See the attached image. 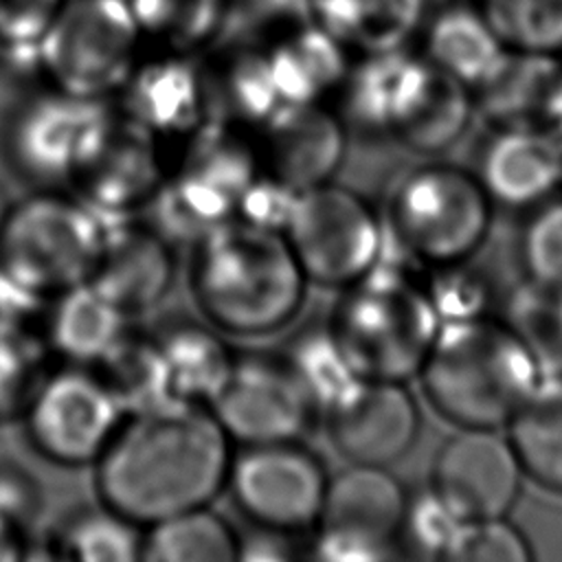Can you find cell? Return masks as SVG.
<instances>
[{
  "label": "cell",
  "mask_w": 562,
  "mask_h": 562,
  "mask_svg": "<svg viewBox=\"0 0 562 562\" xmlns=\"http://www.w3.org/2000/svg\"><path fill=\"white\" fill-rule=\"evenodd\" d=\"M231 437L209 406L125 415L94 461L101 503L140 527L211 505L226 487Z\"/></svg>",
  "instance_id": "1"
},
{
  "label": "cell",
  "mask_w": 562,
  "mask_h": 562,
  "mask_svg": "<svg viewBox=\"0 0 562 562\" xmlns=\"http://www.w3.org/2000/svg\"><path fill=\"white\" fill-rule=\"evenodd\" d=\"M191 292L224 334L268 336L303 307L307 277L283 233L233 217L193 244Z\"/></svg>",
  "instance_id": "2"
},
{
  "label": "cell",
  "mask_w": 562,
  "mask_h": 562,
  "mask_svg": "<svg viewBox=\"0 0 562 562\" xmlns=\"http://www.w3.org/2000/svg\"><path fill=\"white\" fill-rule=\"evenodd\" d=\"M542 373L525 338L505 318L485 314L441 323L419 380L432 408L459 428H501Z\"/></svg>",
  "instance_id": "3"
},
{
  "label": "cell",
  "mask_w": 562,
  "mask_h": 562,
  "mask_svg": "<svg viewBox=\"0 0 562 562\" xmlns=\"http://www.w3.org/2000/svg\"><path fill=\"white\" fill-rule=\"evenodd\" d=\"M327 323L360 378L397 382L419 375L441 327L424 270L391 263L345 285Z\"/></svg>",
  "instance_id": "4"
},
{
  "label": "cell",
  "mask_w": 562,
  "mask_h": 562,
  "mask_svg": "<svg viewBox=\"0 0 562 562\" xmlns=\"http://www.w3.org/2000/svg\"><path fill=\"white\" fill-rule=\"evenodd\" d=\"M494 204L472 169L424 162L406 171L386 206L384 226L424 270L470 261L492 226Z\"/></svg>",
  "instance_id": "5"
},
{
  "label": "cell",
  "mask_w": 562,
  "mask_h": 562,
  "mask_svg": "<svg viewBox=\"0 0 562 562\" xmlns=\"http://www.w3.org/2000/svg\"><path fill=\"white\" fill-rule=\"evenodd\" d=\"M105 226L77 195L42 189L7 209L0 222V270L44 299L90 281Z\"/></svg>",
  "instance_id": "6"
},
{
  "label": "cell",
  "mask_w": 562,
  "mask_h": 562,
  "mask_svg": "<svg viewBox=\"0 0 562 562\" xmlns=\"http://www.w3.org/2000/svg\"><path fill=\"white\" fill-rule=\"evenodd\" d=\"M143 35L127 0H64L37 44L50 88L108 99L140 61Z\"/></svg>",
  "instance_id": "7"
},
{
  "label": "cell",
  "mask_w": 562,
  "mask_h": 562,
  "mask_svg": "<svg viewBox=\"0 0 562 562\" xmlns=\"http://www.w3.org/2000/svg\"><path fill=\"white\" fill-rule=\"evenodd\" d=\"M283 235L307 281L342 290L375 263L384 217L358 191L327 180L301 189Z\"/></svg>",
  "instance_id": "8"
},
{
  "label": "cell",
  "mask_w": 562,
  "mask_h": 562,
  "mask_svg": "<svg viewBox=\"0 0 562 562\" xmlns=\"http://www.w3.org/2000/svg\"><path fill=\"white\" fill-rule=\"evenodd\" d=\"M22 415L44 459L77 468L101 457L127 413L94 367L68 362L42 378Z\"/></svg>",
  "instance_id": "9"
},
{
  "label": "cell",
  "mask_w": 562,
  "mask_h": 562,
  "mask_svg": "<svg viewBox=\"0 0 562 562\" xmlns=\"http://www.w3.org/2000/svg\"><path fill=\"white\" fill-rule=\"evenodd\" d=\"M116 110L50 88L22 103L9 125V154L18 171L42 189L72 187Z\"/></svg>",
  "instance_id": "10"
},
{
  "label": "cell",
  "mask_w": 562,
  "mask_h": 562,
  "mask_svg": "<svg viewBox=\"0 0 562 562\" xmlns=\"http://www.w3.org/2000/svg\"><path fill=\"white\" fill-rule=\"evenodd\" d=\"M327 483L323 461L299 441L241 446L226 479L233 501L255 525L288 533L316 527Z\"/></svg>",
  "instance_id": "11"
},
{
  "label": "cell",
  "mask_w": 562,
  "mask_h": 562,
  "mask_svg": "<svg viewBox=\"0 0 562 562\" xmlns=\"http://www.w3.org/2000/svg\"><path fill=\"white\" fill-rule=\"evenodd\" d=\"M211 413L241 446L299 441L316 406L281 353H239Z\"/></svg>",
  "instance_id": "12"
},
{
  "label": "cell",
  "mask_w": 562,
  "mask_h": 562,
  "mask_svg": "<svg viewBox=\"0 0 562 562\" xmlns=\"http://www.w3.org/2000/svg\"><path fill=\"white\" fill-rule=\"evenodd\" d=\"M160 143L116 110L72 182L77 195L99 215L103 226L132 220L149 206L169 171Z\"/></svg>",
  "instance_id": "13"
},
{
  "label": "cell",
  "mask_w": 562,
  "mask_h": 562,
  "mask_svg": "<svg viewBox=\"0 0 562 562\" xmlns=\"http://www.w3.org/2000/svg\"><path fill=\"white\" fill-rule=\"evenodd\" d=\"M525 472L498 428H459L437 450L430 485L463 516H507L520 494Z\"/></svg>",
  "instance_id": "14"
},
{
  "label": "cell",
  "mask_w": 562,
  "mask_h": 562,
  "mask_svg": "<svg viewBox=\"0 0 562 562\" xmlns=\"http://www.w3.org/2000/svg\"><path fill=\"white\" fill-rule=\"evenodd\" d=\"M327 415L336 450L349 463L391 465L417 441L422 415L406 382L360 380Z\"/></svg>",
  "instance_id": "15"
},
{
  "label": "cell",
  "mask_w": 562,
  "mask_h": 562,
  "mask_svg": "<svg viewBox=\"0 0 562 562\" xmlns=\"http://www.w3.org/2000/svg\"><path fill=\"white\" fill-rule=\"evenodd\" d=\"M119 94V112L158 140H184L211 119L209 70L189 53L140 59Z\"/></svg>",
  "instance_id": "16"
},
{
  "label": "cell",
  "mask_w": 562,
  "mask_h": 562,
  "mask_svg": "<svg viewBox=\"0 0 562 562\" xmlns=\"http://www.w3.org/2000/svg\"><path fill=\"white\" fill-rule=\"evenodd\" d=\"M435 66L406 48L360 55L338 90L336 110L347 132L369 138H397L400 130L417 110Z\"/></svg>",
  "instance_id": "17"
},
{
  "label": "cell",
  "mask_w": 562,
  "mask_h": 562,
  "mask_svg": "<svg viewBox=\"0 0 562 562\" xmlns=\"http://www.w3.org/2000/svg\"><path fill=\"white\" fill-rule=\"evenodd\" d=\"M472 171L494 209L527 213L562 193V143L547 125L490 127Z\"/></svg>",
  "instance_id": "18"
},
{
  "label": "cell",
  "mask_w": 562,
  "mask_h": 562,
  "mask_svg": "<svg viewBox=\"0 0 562 562\" xmlns=\"http://www.w3.org/2000/svg\"><path fill=\"white\" fill-rule=\"evenodd\" d=\"M255 132L261 169L294 189L323 184L342 165L347 127L325 103L285 105Z\"/></svg>",
  "instance_id": "19"
},
{
  "label": "cell",
  "mask_w": 562,
  "mask_h": 562,
  "mask_svg": "<svg viewBox=\"0 0 562 562\" xmlns=\"http://www.w3.org/2000/svg\"><path fill=\"white\" fill-rule=\"evenodd\" d=\"M176 272L171 241L136 217L105 226L101 257L90 283L127 316L154 307Z\"/></svg>",
  "instance_id": "20"
},
{
  "label": "cell",
  "mask_w": 562,
  "mask_h": 562,
  "mask_svg": "<svg viewBox=\"0 0 562 562\" xmlns=\"http://www.w3.org/2000/svg\"><path fill=\"white\" fill-rule=\"evenodd\" d=\"M408 492L389 465L349 463L329 476L316 525H327L400 544Z\"/></svg>",
  "instance_id": "21"
},
{
  "label": "cell",
  "mask_w": 562,
  "mask_h": 562,
  "mask_svg": "<svg viewBox=\"0 0 562 562\" xmlns=\"http://www.w3.org/2000/svg\"><path fill=\"white\" fill-rule=\"evenodd\" d=\"M263 50L283 108L323 103L349 72V50L316 22L290 24Z\"/></svg>",
  "instance_id": "22"
},
{
  "label": "cell",
  "mask_w": 562,
  "mask_h": 562,
  "mask_svg": "<svg viewBox=\"0 0 562 562\" xmlns=\"http://www.w3.org/2000/svg\"><path fill=\"white\" fill-rule=\"evenodd\" d=\"M42 318L48 351L86 367H94L130 329V316L90 281L55 294Z\"/></svg>",
  "instance_id": "23"
},
{
  "label": "cell",
  "mask_w": 562,
  "mask_h": 562,
  "mask_svg": "<svg viewBox=\"0 0 562 562\" xmlns=\"http://www.w3.org/2000/svg\"><path fill=\"white\" fill-rule=\"evenodd\" d=\"M562 77V57L507 53L498 70L472 90L474 112L490 127L544 125L547 108Z\"/></svg>",
  "instance_id": "24"
},
{
  "label": "cell",
  "mask_w": 562,
  "mask_h": 562,
  "mask_svg": "<svg viewBox=\"0 0 562 562\" xmlns=\"http://www.w3.org/2000/svg\"><path fill=\"white\" fill-rule=\"evenodd\" d=\"M507 53L476 4L446 7L435 13L424 31L422 55L470 90L487 81Z\"/></svg>",
  "instance_id": "25"
},
{
  "label": "cell",
  "mask_w": 562,
  "mask_h": 562,
  "mask_svg": "<svg viewBox=\"0 0 562 562\" xmlns=\"http://www.w3.org/2000/svg\"><path fill=\"white\" fill-rule=\"evenodd\" d=\"M307 11L349 53L373 55L406 46L422 24L424 0H307Z\"/></svg>",
  "instance_id": "26"
},
{
  "label": "cell",
  "mask_w": 562,
  "mask_h": 562,
  "mask_svg": "<svg viewBox=\"0 0 562 562\" xmlns=\"http://www.w3.org/2000/svg\"><path fill=\"white\" fill-rule=\"evenodd\" d=\"M156 340L176 400L209 406L226 384L237 356L220 329L195 321H176L156 334Z\"/></svg>",
  "instance_id": "27"
},
{
  "label": "cell",
  "mask_w": 562,
  "mask_h": 562,
  "mask_svg": "<svg viewBox=\"0 0 562 562\" xmlns=\"http://www.w3.org/2000/svg\"><path fill=\"white\" fill-rule=\"evenodd\" d=\"M505 428L525 476L562 494V369L542 373Z\"/></svg>",
  "instance_id": "28"
},
{
  "label": "cell",
  "mask_w": 562,
  "mask_h": 562,
  "mask_svg": "<svg viewBox=\"0 0 562 562\" xmlns=\"http://www.w3.org/2000/svg\"><path fill=\"white\" fill-rule=\"evenodd\" d=\"M116 400L132 413H149L182 404L176 400L156 334L134 331L132 327L121 340L94 364Z\"/></svg>",
  "instance_id": "29"
},
{
  "label": "cell",
  "mask_w": 562,
  "mask_h": 562,
  "mask_svg": "<svg viewBox=\"0 0 562 562\" xmlns=\"http://www.w3.org/2000/svg\"><path fill=\"white\" fill-rule=\"evenodd\" d=\"M239 536L209 505L191 507L145 527L140 560L149 562H231Z\"/></svg>",
  "instance_id": "30"
},
{
  "label": "cell",
  "mask_w": 562,
  "mask_h": 562,
  "mask_svg": "<svg viewBox=\"0 0 562 562\" xmlns=\"http://www.w3.org/2000/svg\"><path fill=\"white\" fill-rule=\"evenodd\" d=\"M53 555L79 562H134L140 560V525L101 503L79 507L61 518L50 542Z\"/></svg>",
  "instance_id": "31"
},
{
  "label": "cell",
  "mask_w": 562,
  "mask_h": 562,
  "mask_svg": "<svg viewBox=\"0 0 562 562\" xmlns=\"http://www.w3.org/2000/svg\"><path fill=\"white\" fill-rule=\"evenodd\" d=\"M209 81L213 103L244 130H259L283 108L263 48H235Z\"/></svg>",
  "instance_id": "32"
},
{
  "label": "cell",
  "mask_w": 562,
  "mask_h": 562,
  "mask_svg": "<svg viewBox=\"0 0 562 562\" xmlns=\"http://www.w3.org/2000/svg\"><path fill=\"white\" fill-rule=\"evenodd\" d=\"M281 356L296 373L316 411L323 413L364 380L351 367L327 321L299 329Z\"/></svg>",
  "instance_id": "33"
},
{
  "label": "cell",
  "mask_w": 562,
  "mask_h": 562,
  "mask_svg": "<svg viewBox=\"0 0 562 562\" xmlns=\"http://www.w3.org/2000/svg\"><path fill=\"white\" fill-rule=\"evenodd\" d=\"M474 114L472 90L435 66L424 99L395 140L415 154L435 156L465 134Z\"/></svg>",
  "instance_id": "34"
},
{
  "label": "cell",
  "mask_w": 562,
  "mask_h": 562,
  "mask_svg": "<svg viewBox=\"0 0 562 562\" xmlns=\"http://www.w3.org/2000/svg\"><path fill=\"white\" fill-rule=\"evenodd\" d=\"M143 40L165 50L193 53L226 24V0H127Z\"/></svg>",
  "instance_id": "35"
},
{
  "label": "cell",
  "mask_w": 562,
  "mask_h": 562,
  "mask_svg": "<svg viewBox=\"0 0 562 562\" xmlns=\"http://www.w3.org/2000/svg\"><path fill=\"white\" fill-rule=\"evenodd\" d=\"M512 53L562 57V0H476Z\"/></svg>",
  "instance_id": "36"
},
{
  "label": "cell",
  "mask_w": 562,
  "mask_h": 562,
  "mask_svg": "<svg viewBox=\"0 0 562 562\" xmlns=\"http://www.w3.org/2000/svg\"><path fill=\"white\" fill-rule=\"evenodd\" d=\"M470 520L428 483L424 490L408 494L400 527V547H406L419 558L454 562Z\"/></svg>",
  "instance_id": "37"
},
{
  "label": "cell",
  "mask_w": 562,
  "mask_h": 562,
  "mask_svg": "<svg viewBox=\"0 0 562 562\" xmlns=\"http://www.w3.org/2000/svg\"><path fill=\"white\" fill-rule=\"evenodd\" d=\"M44 336L26 323L0 318V419L22 415L37 384L46 375Z\"/></svg>",
  "instance_id": "38"
},
{
  "label": "cell",
  "mask_w": 562,
  "mask_h": 562,
  "mask_svg": "<svg viewBox=\"0 0 562 562\" xmlns=\"http://www.w3.org/2000/svg\"><path fill=\"white\" fill-rule=\"evenodd\" d=\"M518 259L527 281L562 290V193L527 211Z\"/></svg>",
  "instance_id": "39"
},
{
  "label": "cell",
  "mask_w": 562,
  "mask_h": 562,
  "mask_svg": "<svg viewBox=\"0 0 562 562\" xmlns=\"http://www.w3.org/2000/svg\"><path fill=\"white\" fill-rule=\"evenodd\" d=\"M468 263L470 261L439 266L424 274L426 292L441 323L470 321L490 314L494 301L492 285Z\"/></svg>",
  "instance_id": "40"
},
{
  "label": "cell",
  "mask_w": 562,
  "mask_h": 562,
  "mask_svg": "<svg viewBox=\"0 0 562 562\" xmlns=\"http://www.w3.org/2000/svg\"><path fill=\"white\" fill-rule=\"evenodd\" d=\"M533 549L527 536L507 516L470 520L454 562H529Z\"/></svg>",
  "instance_id": "41"
},
{
  "label": "cell",
  "mask_w": 562,
  "mask_h": 562,
  "mask_svg": "<svg viewBox=\"0 0 562 562\" xmlns=\"http://www.w3.org/2000/svg\"><path fill=\"white\" fill-rule=\"evenodd\" d=\"M299 193L301 189H294L285 180L261 169L241 193L235 217L259 228L283 233L292 217Z\"/></svg>",
  "instance_id": "42"
},
{
  "label": "cell",
  "mask_w": 562,
  "mask_h": 562,
  "mask_svg": "<svg viewBox=\"0 0 562 562\" xmlns=\"http://www.w3.org/2000/svg\"><path fill=\"white\" fill-rule=\"evenodd\" d=\"M61 4L64 0H0V46L37 55V44Z\"/></svg>",
  "instance_id": "43"
},
{
  "label": "cell",
  "mask_w": 562,
  "mask_h": 562,
  "mask_svg": "<svg viewBox=\"0 0 562 562\" xmlns=\"http://www.w3.org/2000/svg\"><path fill=\"white\" fill-rule=\"evenodd\" d=\"M307 555L323 562H382L400 558V544L375 540L362 533L316 525Z\"/></svg>",
  "instance_id": "44"
},
{
  "label": "cell",
  "mask_w": 562,
  "mask_h": 562,
  "mask_svg": "<svg viewBox=\"0 0 562 562\" xmlns=\"http://www.w3.org/2000/svg\"><path fill=\"white\" fill-rule=\"evenodd\" d=\"M42 503V494L37 483L29 476V472L15 468L0 470V514L9 520L24 525L31 520Z\"/></svg>",
  "instance_id": "45"
},
{
  "label": "cell",
  "mask_w": 562,
  "mask_h": 562,
  "mask_svg": "<svg viewBox=\"0 0 562 562\" xmlns=\"http://www.w3.org/2000/svg\"><path fill=\"white\" fill-rule=\"evenodd\" d=\"M294 533L270 529L255 525V529L246 536H239L237 542V560L248 562H281L299 558Z\"/></svg>",
  "instance_id": "46"
},
{
  "label": "cell",
  "mask_w": 562,
  "mask_h": 562,
  "mask_svg": "<svg viewBox=\"0 0 562 562\" xmlns=\"http://www.w3.org/2000/svg\"><path fill=\"white\" fill-rule=\"evenodd\" d=\"M24 555H26V544L22 538V525L0 514V562H13Z\"/></svg>",
  "instance_id": "47"
},
{
  "label": "cell",
  "mask_w": 562,
  "mask_h": 562,
  "mask_svg": "<svg viewBox=\"0 0 562 562\" xmlns=\"http://www.w3.org/2000/svg\"><path fill=\"white\" fill-rule=\"evenodd\" d=\"M544 125L560 138L562 143V77L560 83L551 97V103L547 108V116H544Z\"/></svg>",
  "instance_id": "48"
},
{
  "label": "cell",
  "mask_w": 562,
  "mask_h": 562,
  "mask_svg": "<svg viewBox=\"0 0 562 562\" xmlns=\"http://www.w3.org/2000/svg\"><path fill=\"white\" fill-rule=\"evenodd\" d=\"M553 318H555V347H558V360H560V369H562V290H555Z\"/></svg>",
  "instance_id": "49"
},
{
  "label": "cell",
  "mask_w": 562,
  "mask_h": 562,
  "mask_svg": "<svg viewBox=\"0 0 562 562\" xmlns=\"http://www.w3.org/2000/svg\"><path fill=\"white\" fill-rule=\"evenodd\" d=\"M7 209H9V206H4V204L0 202V222H2V217H4V213H7Z\"/></svg>",
  "instance_id": "50"
}]
</instances>
